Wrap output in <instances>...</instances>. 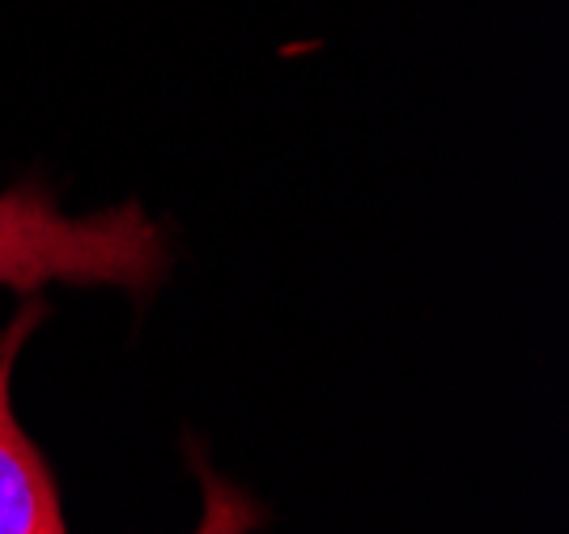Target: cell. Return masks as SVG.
Returning a JSON list of instances; mask_svg holds the SVG:
<instances>
[{
  "label": "cell",
  "mask_w": 569,
  "mask_h": 534,
  "mask_svg": "<svg viewBox=\"0 0 569 534\" xmlns=\"http://www.w3.org/2000/svg\"><path fill=\"white\" fill-rule=\"evenodd\" d=\"M170 272L162 225L141 204L69 216L43 183L0 191V284L39 293L43 284H107L144 298Z\"/></svg>",
  "instance_id": "1"
},
{
  "label": "cell",
  "mask_w": 569,
  "mask_h": 534,
  "mask_svg": "<svg viewBox=\"0 0 569 534\" xmlns=\"http://www.w3.org/2000/svg\"><path fill=\"white\" fill-rule=\"evenodd\" d=\"M43 310H48L43 302L22 305L13 323L0 331V534H69L56 480L39 445L22 433L9 399L13 361L30 340V331L43 323Z\"/></svg>",
  "instance_id": "2"
},
{
  "label": "cell",
  "mask_w": 569,
  "mask_h": 534,
  "mask_svg": "<svg viewBox=\"0 0 569 534\" xmlns=\"http://www.w3.org/2000/svg\"><path fill=\"white\" fill-rule=\"evenodd\" d=\"M188 463L196 471V480H200V492H204V513H200L196 534H251L268 526V510L247 488L221 480L196 442L188 445Z\"/></svg>",
  "instance_id": "3"
}]
</instances>
